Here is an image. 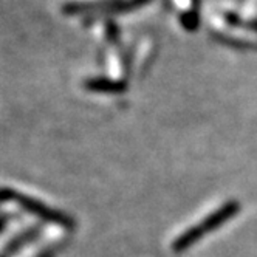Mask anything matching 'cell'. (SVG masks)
Returning a JSON list of instances; mask_svg holds the SVG:
<instances>
[{
    "mask_svg": "<svg viewBox=\"0 0 257 257\" xmlns=\"http://www.w3.org/2000/svg\"><path fill=\"white\" fill-rule=\"evenodd\" d=\"M238 211H240V203H238V201H228V203L220 206L212 214H209L206 218L201 220L200 223L191 226L188 231L180 234L175 238V242L172 243V249L175 252H181V251L189 249L198 240H201L205 235L214 232L217 228L228 223L232 217H235L238 214Z\"/></svg>",
    "mask_w": 257,
    "mask_h": 257,
    "instance_id": "1",
    "label": "cell"
},
{
    "mask_svg": "<svg viewBox=\"0 0 257 257\" xmlns=\"http://www.w3.org/2000/svg\"><path fill=\"white\" fill-rule=\"evenodd\" d=\"M2 201H4V203H7V201H16V203L19 205L21 208H24L25 211H28L30 214H33L36 217H39L41 220H44V222H48V223H53V225H59V226H64V228H73V226H75L73 218L68 217L67 214L47 206L41 200H36V198H33L30 195L19 194L14 189L4 188Z\"/></svg>",
    "mask_w": 257,
    "mask_h": 257,
    "instance_id": "2",
    "label": "cell"
},
{
    "mask_svg": "<svg viewBox=\"0 0 257 257\" xmlns=\"http://www.w3.org/2000/svg\"><path fill=\"white\" fill-rule=\"evenodd\" d=\"M39 232H41L39 228H31V229H28V231H24L21 235H17L16 238H13L11 243L4 249V257H8L10 254H13V252H16V251H19L24 245L30 243L34 237H38Z\"/></svg>",
    "mask_w": 257,
    "mask_h": 257,
    "instance_id": "3",
    "label": "cell"
},
{
    "mask_svg": "<svg viewBox=\"0 0 257 257\" xmlns=\"http://www.w3.org/2000/svg\"><path fill=\"white\" fill-rule=\"evenodd\" d=\"M58 249H59V246H50L45 251H42L38 257H54V254H56Z\"/></svg>",
    "mask_w": 257,
    "mask_h": 257,
    "instance_id": "4",
    "label": "cell"
}]
</instances>
